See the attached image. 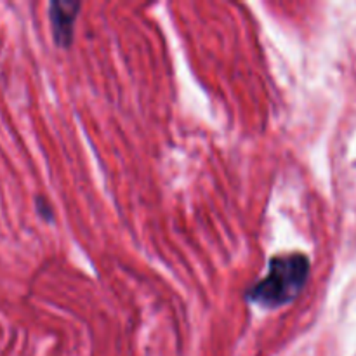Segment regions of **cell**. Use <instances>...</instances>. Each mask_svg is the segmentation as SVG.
Here are the masks:
<instances>
[{
  "label": "cell",
  "instance_id": "1",
  "mask_svg": "<svg viewBox=\"0 0 356 356\" xmlns=\"http://www.w3.org/2000/svg\"><path fill=\"white\" fill-rule=\"evenodd\" d=\"M309 275V259L301 252L282 254L271 259L266 277L249 291L250 301L277 308L292 302L299 296Z\"/></svg>",
  "mask_w": 356,
  "mask_h": 356
},
{
  "label": "cell",
  "instance_id": "2",
  "mask_svg": "<svg viewBox=\"0 0 356 356\" xmlns=\"http://www.w3.org/2000/svg\"><path fill=\"white\" fill-rule=\"evenodd\" d=\"M80 3L76 2H52L51 21L54 38L59 45H70L73 35V23L76 19Z\"/></svg>",
  "mask_w": 356,
  "mask_h": 356
}]
</instances>
